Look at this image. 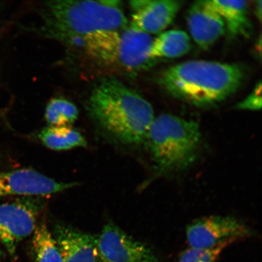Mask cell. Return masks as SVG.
Masks as SVG:
<instances>
[{"instance_id":"17","label":"cell","mask_w":262,"mask_h":262,"mask_svg":"<svg viewBox=\"0 0 262 262\" xmlns=\"http://www.w3.org/2000/svg\"><path fill=\"white\" fill-rule=\"evenodd\" d=\"M32 243L36 261L63 262L56 242L44 223L37 225Z\"/></svg>"},{"instance_id":"18","label":"cell","mask_w":262,"mask_h":262,"mask_svg":"<svg viewBox=\"0 0 262 262\" xmlns=\"http://www.w3.org/2000/svg\"><path fill=\"white\" fill-rule=\"evenodd\" d=\"M45 116L50 126H67L76 121L78 110L70 101L62 98H54L47 104Z\"/></svg>"},{"instance_id":"3","label":"cell","mask_w":262,"mask_h":262,"mask_svg":"<svg viewBox=\"0 0 262 262\" xmlns=\"http://www.w3.org/2000/svg\"><path fill=\"white\" fill-rule=\"evenodd\" d=\"M41 15L42 31L52 37L67 42L100 31H119L127 27V19L118 0L44 3Z\"/></svg>"},{"instance_id":"15","label":"cell","mask_w":262,"mask_h":262,"mask_svg":"<svg viewBox=\"0 0 262 262\" xmlns=\"http://www.w3.org/2000/svg\"><path fill=\"white\" fill-rule=\"evenodd\" d=\"M191 48V38L181 30L164 31L154 39L150 57L158 60L184 56Z\"/></svg>"},{"instance_id":"21","label":"cell","mask_w":262,"mask_h":262,"mask_svg":"<svg viewBox=\"0 0 262 262\" xmlns=\"http://www.w3.org/2000/svg\"><path fill=\"white\" fill-rule=\"evenodd\" d=\"M261 6H262V2L261 0L259 1L255 2V15H256L257 19L258 20L261 21Z\"/></svg>"},{"instance_id":"20","label":"cell","mask_w":262,"mask_h":262,"mask_svg":"<svg viewBox=\"0 0 262 262\" xmlns=\"http://www.w3.org/2000/svg\"><path fill=\"white\" fill-rule=\"evenodd\" d=\"M261 107V83L258 81L253 92L237 104L235 108L238 110L253 111L260 110Z\"/></svg>"},{"instance_id":"11","label":"cell","mask_w":262,"mask_h":262,"mask_svg":"<svg viewBox=\"0 0 262 262\" xmlns=\"http://www.w3.org/2000/svg\"><path fill=\"white\" fill-rule=\"evenodd\" d=\"M63 262H98L97 239L67 225L55 226L53 234Z\"/></svg>"},{"instance_id":"5","label":"cell","mask_w":262,"mask_h":262,"mask_svg":"<svg viewBox=\"0 0 262 262\" xmlns=\"http://www.w3.org/2000/svg\"><path fill=\"white\" fill-rule=\"evenodd\" d=\"M42 208V202L34 196L0 204V242L12 257L19 242L34 233Z\"/></svg>"},{"instance_id":"19","label":"cell","mask_w":262,"mask_h":262,"mask_svg":"<svg viewBox=\"0 0 262 262\" xmlns=\"http://www.w3.org/2000/svg\"><path fill=\"white\" fill-rule=\"evenodd\" d=\"M232 242H223L211 248H190L183 252L179 262H217L222 252Z\"/></svg>"},{"instance_id":"13","label":"cell","mask_w":262,"mask_h":262,"mask_svg":"<svg viewBox=\"0 0 262 262\" xmlns=\"http://www.w3.org/2000/svg\"><path fill=\"white\" fill-rule=\"evenodd\" d=\"M224 20L229 35L232 38L248 37L253 31L248 17V2L209 0Z\"/></svg>"},{"instance_id":"10","label":"cell","mask_w":262,"mask_h":262,"mask_svg":"<svg viewBox=\"0 0 262 262\" xmlns=\"http://www.w3.org/2000/svg\"><path fill=\"white\" fill-rule=\"evenodd\" d=\"M186 21L193 40L204 50L212 47L226 32L224 20L209 0L192 5Z\"/></svg>"},{"instance_id":"22","label":"cell","mask_w":262,"mask_h":262,"mask_svg":"<svg viewBox=\"0 0 262 262\" xmlns=\"http://www.w3.org/2000/svg\"><path fill=\"white\" fill-rule=\"evenodd\" d=\"M1 256H2V251H1V249H0V258H1Z\"/></svg>"},{"instance_id":"2","label":"cell","mask_w":262,"mask_h":262,"mask_svg":"<svg viewBox=\"0 0 262 262\" xmlns=\"http://www.w3.org/2000/svg\"><path fill=\"white\" fill-rule=\"evenodd\" d=\"M88 107L104 130L127 145L146 141L155 118L148 101L114 78L103 80L94 88Z\"/></svg>"},{"instance_id":"9","label":"cell","mask_w":262,"mask_h":262,"mask_svg":"<svg viewBox=\"0 0 262 262\" xmlns=\"http://www.w3.org/2000/svg\"><path fill=\"white\" fill-rule=\"evenodd\" d=\"M154 38L151 35L128 26L120 32L117 63L131 74L150 68L157 60L150 57Z\"/></svg>"},{"instance_id":"8","label":"cell","mask_w":262,"mask_h":262,"mask_svg":"<svg viewBox=\"0 0 262 262\" xmlns=\"http://www.w3.org/2000/svg\"><path fill=\"white\" fill-rule=\"evenodd\" d=\"M77 185V183L57 182L31 169L0 172V198L12 195H49Z\"/></svg>"},{"instance_id":"1","label":"cell","mask_w":262,"mask_h":262,"mask_svg":"<svg viewBox=\"0 0 262 262\" xmlns=\"http://www.w3.org/2000/svg\"><path fill=\"white\" fill-rule=\"evenodd\" d=\"M245 78L244 69L238 64L190 60L166 69L159 75L158 83L179 100L209 107L231 96Z\"/></svg>"},{"instance_id":"4","label":"cell","mask_w":262,"mask_h":262,"mask_svg":"<svg viewBox=\"0 0 262 262\" xmlns=\"http://www.w3.org/2000/svg\"><path fill=\"white\" fill-rule=\"evenodd\" d=\"M201 137L195 121L171 114L155 117L146 141L157 171L166 174L189 168L195 161Z\"/></svg>"},{"instance_id":"14","label":"cell","mask_w":262,"mask_h":262,"mask_svg":"<svg viewBox=\"0 0 262 262\" xmlns=\"http://www.w3.org/2000/svg\"><path fill=\"white\" fill-rule=\"evenodd\" d=\"M119 31H100L83 37V48L94 60L102 65L117 64Z\"/></svg>"},{"instance_id":"12","label":"cell","mask_w":262,"mask_h":262,"mask_svg":"<svg viewBox=\"0 0 262 262\" xmlns=\"http://www.w3.org/2000/svg\"><path fill=\"white\" fill-rule=\"evenodd\" d=\"M182 6L177 0H148L142 9L133 13L130 26L150 35L161 34L172 24Z\"/></svg>"},{"instance_id":"16","label":"cell","mask_w":262,"mask_h":262,"mask_svg":"<svg viewBox=\"0 0 262 262\" xmlns=\"http://www.w3.org/2000/svg\"><path fill=\"white\" fill-rule=\"evenodd\" d=\"M38 137L46 146L52 150H65L87 146L84 137L70 126L46 127L39 134Z\"/></svg>"},{"instance_id":"6","label":"cell","mask_w":262,"mask_h":262,"mask_svg":"<svg viewBox=\"0 0 262 262\" xmlns=\"http://www.w3.org/2000/svg\"><path fill=\"white\" fill-rule=\"evenodd\" d=\"M97 239L98 262H159L151 249L114 223L104 226Z\"/></svg>"},{"instance_id":"7","label":"cell","mask_w":262,"mask_h":262,"mask_svg":"<svg viewBox=\"0 0 262 262\" xmlns=\"http://www.w3.org/2000/svg\"><path fill=\"white\" fill-rule=\"evenodd\" d=\"M250 229L232 216L212 215L199 219L186 229L191 248H211L227 241L249 236Z\"/></svg>"}]
</instances>
